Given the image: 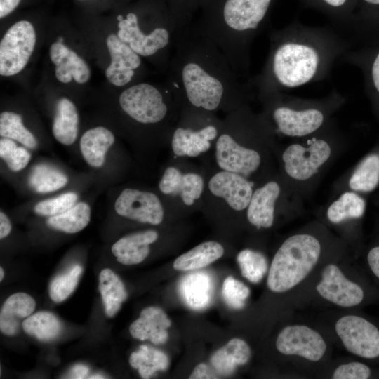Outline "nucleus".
Here are the masks:
<instances>
[{
    "instance_id": "8fccbe9b",
    "label": "nucleus",
    "mask_w": 379,
    "mask_h": 379,
    "mask_svg": "<svg viewBox=\"0 0 379 379\" xmlns=\"http://www.w3.org/2000/svg\"><path fill=\"white\" fill-rule=\"evenodd\" d=\"M364 1L373 6H379V0H364Z\"/></svg>"
},
{
    "instance_id": "9d476101",
    "label": "nucleus",
    "mask_w": 379,
    "mask_h": 379,
    "mask_svg": "<svg viewBox=\"0 0 379 379\" xmlns=\"http://www.w3.org/2000/svg\"><path fill=\"white\" fill-rule=\"evenodd\" d=\"M117 214L142 223L159 225L164 212L158 197L149 192L124 189L114 203Z\"/></svg>"
},
{
    "instance_id": "393cba45",
    "label": "nucleus",
    "mask_w": 379,
    "mask_h": 379,
    "mask_svg": "<svg viewBox=\"0 0 379 379\" xmlns=\"http://www.w3.org/2000/svg\"><path fill=\"white\" fill-rule=\"evenodd\" d=\"M251 357V350L247 343L236 338L213 354L211 364L219 375H229L237 366L247 364Z\"/></svg>"
},
{
    "instance_id": "c9c22d12",
    "label": "nucleus",
    "mask_w": 379,
    "mask_h": 379,
    "mask_svg": "<svg viewBox=\"0 0 379 379\" xmlns=\"http://www.w3.org/2000/svg\"><path fill=\"white\" fill-rule=\"evenodd\" d=\"M237 260L242 276L252 283L260 282L268 269L265 256L254 250L241 251L237 256Z\"/></svg>"
},
{
    "instance_id": "4be33fe9",
    "label": "nucleus",
    "mask_w": 379,
    "mask_h": 379,
    "mask_svg": "<svg viewBox=\"0 0 379 379\" xmlns=\"http://www.w3.org/2000/svg\"><path fill=\"white\" fill-rule=\"evenodd\" d=\"M36 302L29 295L18 292L9 296L4 302L0 312V330L6 335H15L21 321L34 312Z\"/></svg>"
},
{
    "instance_id": "b1692460",
    "label": "nucleus",
    "mask_w": 379,
    "mask_h": 379,
    "mask_svg": "<svg viewBox=\"0 0 379 379\" xmlns=\"http://www.w3.org/2000/svg\"><path fill=\"white\" fill-rule=\"evenodd\" d=\"M114 135L103 126H97L86 131L80 139V150L86 163L100 168L105 162L109 148L114 142Z\"/></svg>"
},
{
    "instance_id": "e433bc0d",
    "label": "nucleus",
    "mask_w": 379,
    "mask_h": 379,
    "mask_svg": "<svg viewBox=\"0 0 379 379\" xmlns=\"http://www.w3.org/2000/svg\"><path fill=\"white\" fill-rule=\"evenodd\" d=\"M82 273V267L74 265L62 274L55 277L49 286V295L55 302L66 300L75 290Z\"/></svg>"
},
{
    "instance_id": "c03bdc74",
    "label": "nucleus",
    "mask_w": 379,
    "mask_h": 379,
    "mask_svg": "<svg viewBox=\"0 0 379 379\" xmlns=\"http://www.w3.org/2000/svg\"><path fill=\"white\" fill-rule=\"evenodd\" d=\"M367 259L371 271L379 279V246L370 250Z\"/></svg>"
},
{
    "instance_id": "f704fd0d",
    "label": "nucleus",
    "mask_w": 379,
    "mask_h": 379,
    "mask_svg": "<svg viewBox=\"0 0 379 379\" xmlns=\"http://www.w3.org/2000/svg\"><path fill=\"white\" fill-rule=\"evenodd\" d=\"M29 182L36 192L46 193L63 187L67 182V178L55 168L39 164L32 169Z\"/></svg>"
},
{
    "instance_id": "49530a36",
    "label": "nucleus",
    "mask_w": 379,
    "mask_h": 379,
    "mask_svg": "<svg viewBox=\"0 0 379 379\" xmlns=\"http://www.w3.org/2000/svg\"><path fill=\"white\" fill-rule=\"evenodd\" d=\"M11 231V223L4 213H0V238L7 237Z\"/></svg>"
},
{
    "instance_id": "4468645a",
    "label": "nucleus",
    "mask_w": 379,
    "mask_h": 379,
    "mask_svg": "<svg viewBox=\"0 0 379 379\" xmlns=\"http://www.w3.org/2000/svg\"><path fill=\"white\" fill-rule=\"evenodd\" d=\"M218 133L219 126L213 119L197 127L180 125L172 134L173 152L178 157H197L210 149Z\"/></svg>"
},
{
    "instance_id": "20e7f679",
    "label": "nucleus",
    "mask_w": 379,
    "mask_h": 379,
    "mask_svg": "<svg viewBox=\"0 0 379 379\" xmlns=\"http://www.w3.org/2000/svg\"><path fill=\"white\" fill-rule=\"evenodd\" d=\"M118 37L141 58L157 60L164 70L167 69L177 36L174 23L145 29L139 25L138 14L128 12L118 22Z\"/></svg>"
},
{
    "instance_id": "1a4fd4ad",
    "label": "nucleus",
    "mask_w": 379,
    "mask_h": 379,
    "mask_svg": "<svg viewBox=\"0 0 379 379\" xmlns=\"http://www.w3.org/2000/svg\"><path fill=\"white\" fill-rule=\"evenodd\" d=\"M331 153L329 145L323 140H314L307 147L291 145L282 155L284 170L295 180H307L329 159Z\"/></svg>"
},
{
    "instance_id": "f03ea898",
    "label": "nucleus",
    "mask_w": 379,
    "mask_h": 379,
    "mask_svg": "<svg viewBox=\"0 0 379 379\" xmlns=\"http://www.w3.org/2000/svg\"><path fill=\"white\" fill-rule=\"evenodd\" d=\"M321 244L314 236L299 234L286 239L275 253L267 286L274 293H284L301 283L317 265Z\"/></svg>"
},
{
    "instance_id": "412c9836",
    "label": "nucleus",
    "mask_w": 379,
    "mask_h": 379,
    "mask_svg": "<svg viewBox=\"0 0 379 379\" xmlns=\"http://www.w3.org/2000/svg\"><path fill=\"white\" fill-rule=\"evenodd\" d=\"M159 234L154 230H145L133 233L116 241L112 252L117 260L126 265L139 264L149 253V245L155 242Z\"/></svg>"
},
{
    "instance_id": "a878e982",
    "label": "nucleus",
    "mask_w": 379,
    "mask_h": 379,
    "mask_svg": "<svg viewBox=\"0 0 379 379\" xmlns=\"http://www.w3.org/2000/svg\"><path fill=\"white\" fill-rule=\"evenodd\" d=\"M78 124L79 115L74 104L66 98H60L52 126L54 138L62 145L73 144L77 137Z\"/></svg>"
},
{
    "instance_id": "423d86ee",
    "label": "nucleus",
    "mask_w": 379,
    "mask_h": 379,
    "mask_svg": "<svg viewBox=\"0 0 379 379\" xmlns=\"http://www.w3.org/2000/svg\"><path fill=\"white\" fill-rule=\"evenodd\" d=\"M36 44V32L27 20L13 24L0 42V74L11 77L27 65Z\"/></svg>"
},
{
    "instance_id": "9b49d317",
    "label": "nucleus",
    "mask_w": 379,
    "mask_h": 379,
    "mask_svg": "<svg viewBox=\"0 0 379 379\" xmlns=\"http://www.w3.org/2000/svg\"><path fill=\"white\" fill-rule=\"evenodd\" d=\"M316 289L324 299L342 307L358 305L364 298L361 286L348 279L334 264L324 267Z\"/></svg>"
},
{
    "instance_id": "473e14b6",
    "label": "nucleus",
    "mask_w": 379,
    "mask_h": 379,
    "mask_svg": "<svg viewBox=\"0 0 379 379\" xmlns=\"http://www.w3.org/2000/svg\"><path fill=\"white\" fill-rule=\"evenodd\" d=\"M379 183V155L367 156L354 170L349 180V187L358 192L373 190Z\"/></svg>"
},
{
    "instance_id": "2eb2a0df",
    "label": "nucleus",
    "mask_w": 379,
    "mask_h": 379,
    "mask_svg": "<svg viewBox=\"0 0 379 379\" xmlns=\"http://www.w3.org/2000/svg\"><path fill=\"white\" fill-rule=\"evenodd\" d=\"M208 189L235 211L246 208L253 193L251 182L244 176L226 171L217 173L210 179Z\"/></svg>"
},
{
    "instance_id": "7ed1b4c3",
    "label": "nucleus",
    "mask_w": 379,
    "mask_h": 379,
    "mask_svg": "<svg viewBox=\"0 0 379 379\" xmlns=\"http://www.w3.org/2000/svg\"><path fill=\"white\" fill-rule=\"evenodd\" d=\"M319 64L317 51L305 44L286 42L275 46L271 53L261 88L274 84L285 87H296L310 81Z\"/></svg>"
},
{
    "instance_id": "f8f14e48",
    "label": "nucleus",
    "mask_w": 379,
    "mask_h": 379,
    "mask_svg": "<svg viewBox=\"0 0 379 379\" xmlns=\"http://www.w3.org/2000/svg\"><path fill=\"white\" fill-rule=\"evenodd\" d=\"M215 159L222 171L236 173L243 176L255 171L261 162L258 152L241 145L228 131L218 137Z\"/></svg>"
},
{
    "instance_id": "6ab92c4d",
    "label": "nucleus",
    "mask_w": 379,
    "mask_h": 379,
    "mask_svg": "<svg viewBox=\"0 0 379 379\" xmlns=\"http://www.w3.org/2000/svg\"><path fill=\"white\" fill-rule=\"evenodd\" d=\"M171 321L160 307L151 306L143 309L138 319L129 327L131 336L140 340H149L155 345L165 343L168 339L167 329Z\"/></svg>"
},
{
    "instance_id": "a19ab883",
    "label": "nucleus",
    "mask_w": 379,
    "mask_h": 379,
    "mask_svg": "<svg viewBox=\"0 0 379 379\" xmlns=\"http://www.w3.org/2000/svg\"><path fill=\"white\" fill-rule=\"evenodd\" d=\"M371 369L366 364L353 361L338 366L332 375L333 379H367Z\"/></svg>"
},
{
    "instance_id": "3c124183",
    "label": "nucleus",
    "mask_w": 379,
    "mask_h": 379,
    "mask_svg": "<svg viewBox=\"0 0 379 379\" xmlns=\"http://www.w3.org/2000/svg\"><path fill=\"white\" fill-rule=\"evenodd\" d=\"M88 378H93V379H95V378H105V377L102 375H98V374H96V375H91V377H88Z\"/></svg>"
},
{
    "instance_id": "dca6fc26",
    "label": "nucleus",
    "mask_w": 379,
    "mask_h": 379,
    "mask_svg": "<svg viewBox=\"0 0 379 379\" xmlns=\"http://www.w3.org/2000/svg\"><path fill=\"white\" fill-rule=\"evenodd\" d=\"M272 117L283 134L300 137L317 131L323 124L324 114L316 109L294 110L287 107H276Z\"/></svg>"
},
{
    "instance_id": "f257e3e1",
    "label": "nucleus",
    "mask_w": 379,
    "mask_h": 379,
    "mask_svg": "<svg viewBox=\"0 0 379 379\" xmlns=\"http://www.w3.org/2000/svg\"><path fill=\"white\" fill-rule=\"evenodd\" d=\"M166 71V84L182 107L230 109L245 96L246 88L225 55L194 26L177 35Z\"/></svg>"
},
{
    "instance_id": "37998d69",
    "label": "nucleus",
    "mask_w": 379,
    "mask_h": 379,
    "mask_svg": "<svg viewBox=\"0 0 379 379\" xmlns=\"http://www.w3.org/2000/svg\"><path fill=\"white\" fill-rule=\"evenodd\" d=\"M217 372L213 370L211 366L201 363L198 364L192 373L190 374V379H202V378H218Z\"/></svg>"
},
{
    "instance_id": "c756f323",
    "label": "nucleus",
    "mask_w": 379,
    "mask_h": 379,
    "mask_svg": "<svg viewBox=\"0 0 379 379\" xmlns=\"http://www.w3.org/2000/svg\"><path fill=\"white\" fill-rule=\"evenodd\" d=\"M24 331L40 341L55 339L61 333L62 324L53 313L41 311L25 319L22 323Z\"/></svg>"
},
{
    "instance_id": "0eeeda50",
    "label": "nucleus",
    "mask_w": 379,
    "mask_h": 379,
    "mask_svg": "<svg viewBox=\"0 0 379 379\" xmlns=\"http://www.w3.org/2000/svg\"><path fill=\"white\" fill-rule=\"evenodd\" d=\"M335 329L349 352L366 359L379 357V330L366 319L343 316L336 321Z\"/></svg>"
},
{
    "instance_id": "5701e85b",
    "label": "nucleus",
    "mask_w": 379,
    "mask_h": 379,
    "mask_svg": "<svg viewBox=\"0 0 379 379\" xmlns=\"http://www.w3.org/2000/svg\"><path fill=\"white\" fill-rule=\"evenodd\" d=\"M179 292L189 307L200 310L211 302L213 294V281L210 275L205 272L188 274L180 280Z\"/></svg>"
},
{
    "instance_id": "58836bf2",
    "label": "nucleus",
    "mask_w": 379,
    "mask_h": 379,
    "mask_svg": "<svg viewBox=\"0 0 379 379\" xmlns=\"http://www.w3.org/2000/svg\"><path fill=\"white\" fill-rule=\"evenodd\" d=\"M250 295L247 286L232 276L227 277L223 282L222 296L225 302L231 308L239 310L244 307Z\"/></svg>"
},
{
    "instance_id": "f3484780",
    "label": "nucleus",
    "mask_w": 379,
    "mask_h": 379,
    "mask_svg": "<svg viewBox=\"0 0 379 379\" xmlns=\"http://www.w3.org/2000/svg\"><path fill=\"white\" fill-rule=\"evenodd\" d=\"M49 56L55 65V75L63 84L72 81L78 84L86 83L91 77V69L87 63L75 52L63 43H53L49 49Z\"/></svg>"
},
{
    "instance_id": "a211bd4d",
    "label": "nucleus",
    "mask_w": 379,
    "mask_h": 379,
    "mask_svg": "<svg viewBox=\"0 0 379 379\" xmlns=\"http://www.w3.org/2000/svg\"><path fill=\"white\" fill-rule=\"evenodd\" d=\"M202 177L194 173H182L179 169L167 168L159 183L160 191L172 196H179L187 206L199 199L204 190Z\"/></svg>"
},
{
    "instance_id": "ea45409f",
    "label": "nucleus",
    "mask_w": 379,
    "mask_h": 379,
    "mask_svg": "<svg viewBox=\"0 0 379 379\" xmlns=\"http://www.w3.org/2000/svg\"><path fill=\"white\" fill-rule=\"evenodd\" d=\"M77 200L74 192H67L58 197L39 201L34 206L36 213L41 215L54 216L72 208Z\"/></svg>"
},
{
    "instance_id": "72a5a7b5",
    "label": "nucleus",
    "mask_w": 379,
    "mask_h": 379,
    "mask_svg": "<svg viewBox=\"0 0 379 379\" xmlns=\"http://www.w3.org/2000/svg\"><path fill=\"white\" fill-rule=\"evenodd\" d=\"M0 135L16 140L29 149H35L37 146L33 134L24 126L21 116L13 112L1 113Z\"/></svg>"
},
{
    "instance_id": "603ef678",
    "label": "nucleus",
    "mask_w": 379,
    "mask_h": 379,
    "mask_svg": "<svg viewBox=\"0 0 379 379\" xmlns=\"http://www.w3.org/2000/svg\"><path fill=\"white\" fill-rule=\"evenodd\" d=\"M4 277V272L2 267L0 268V281H2Z\"/></svg>"
},
{
    "instance_id": "c85d7f7f",
    "label": "nucleus",
    "mask_w": 379,
    "mask_h": 379,
    "mask_svg": "<svg viewBox=\"0 0 379 379\" xmlns=\"http://www.w3.org/2000/svg\"><path fill=\"white\" fill-rule=\"evenodd\" d=\"M129 364L138 371L142 378L147 379L157 371H166L170 362L168 356L162 351L142 345L137 351L131 353Z\"/></svg>"
},
{
    "instance_id": "09e8293b",
    "label": "nucleus",
    "mask_w": 379,
    "mask_h": 379,
    "mask_svg": "<svg viewBox=\"0 0 379 379\" xmlns=\"http://www.w3.org/2000/svg\"><path fill=\"white\" fill-rule=\"evenodd\" d=\"M324 1L328 4L334 7L340 6L343 4H344L345 2L346 1V0H324Z\"/></svg>"
},
{
    "instance_id": "a18cd8bd",
    "label": "nucleus",
    "mask_w": 379,
    "mask_h": 379,
    "mask_svg": "<svg viewBox=\"0 0 379 379\" xmlns=\"http://www.w3.org/2000/svg\"><path fill=\"white\" fill-rule=\"evenodd\" d=\"M20 0H0V18L12 13L19 5Z\"/></svg>"
},
{
    "instance_id": "4c0bfd02",
    "label": "nucleus",
    "mask_w": 379,
    "mask_h": 379,
    "mask_svg": "<svg viewBox=\"0 0 379 379\" xmlns=\"http://www.w3.org/2000/svg\"><path fill=\"white\" fill-rule=\"evenodd\" d=\"M0 157L13 171H19L27 166L31 159L30 153L22 147H18L10 138L0 140Z\"/></svg>"
},
{
    "instance_id": "de8ad7c7",
    "label": "nucleus",
    "mask_w": 379,
    "mask_h": 379,
    "mask_svg": "<svg viewBox=\"0 0 379 379\" xmlns=\"http://www.w3.org/2000/svg\"><path fill=\"white\" fill-rule=\"evenodd\" d=\"M89 369L86 366L77 364L73 366L70 371V378L76 379L84 378L87 376Z\"/></svg>"
},
{
    "instance_id": "2f4dec72",
    "label": "nucleus",
    "mask_w": 379,
    "mask_h": 379,
    "mask_svg": "<svg viewBox=\"0 0 379 379\" xmlns=\"http://www.w3.org/2000/svg\"><path fill=\"white\" fill-rule=\"evenodd\" d=\"M364 200L358 194L346 192L333 201L327 210V218L332 223H339L347 219L359 218L365 211Z\"/></svg>"
},
{
    "instance_id": "bb28decb",
    "label": "nucleus",
    "mask_w": 379,
    "mask_h": 379,
    "mask_svg": "<svg viewBox=\"0 0 379 379\" xmlns=\"http://www.w3.org/2000/svg\"><path fill=\"white\" fill-rule=\"evenodd\" d=\"M224 248L218 242H203L178 257L173 268L180 271H190L204 268L221 258Z\"/></svg>"
},
{
    "instance_id": "cd10ccee",
    "label": "nucleus",
    "mask_w": 379,
    "mask_h": 379,
    "mask_svg": "<svg viewBox=\"0 0 379 379\" xmlns=\"http://www.w3.org/2000/svg\"><path fill=\"white\" fill-rule=\"evenodd\" d=\"M99 290L106 315L113 317L128 297L122 281L112 270L104 269L99 275Z\"/></svg>"
},
{
    "instance_id": "7c9ffc66",
    "label": "nucleus",
    "mask_w": 379,
    "mask_h": 379,
    "mask_svg": "<svg viewBox=\"0 0 379 379\" xmlns=\"http://www.w3.org/2000/svg\"><path fill=\"white\" fill-rule=\"evenodd\" d=\"M90 220V206L85 202H79L61 214L50 216L47 225L57 230L73 234L84 229Z\"/></svg>"
},
{
    "instance_id": "79ce46f5",
    "label": "nucleus",
    "mask_w": 379,
    "mask_h": 379,
    "mask_svg": "<svg viewBox=\"0 0 379 379\" xmlns=\"http://www.w3.org/2000/svg\"><path fill=\"white\" fill-rule=\"evenodd\" d=\"M369 81L371 88L379 96V50L373 57L370 65Z\"/></svg>"
},
{
    "instance_id": "aec40b11",
    "label": "nucleus",
    "mask_w": 379,
    "mask_h": 379,
    "mask_svg": "<svg viewBox=\"0 0 379 379\" xmlns=\"http://www.w3.org/2000/svg\"><path fill=\"white\" fill-rule=\"evenodd\" d=\"M280 187L270 181L257 189L247 207L248 222L258 228H269L274 222V206L280 194Z\"/></svg>"
},
{
    "instance_id": "39448f33",
    "label": "nucleus",
    "mask_w": 379,
    "mask_h": 379,
    "mask_svg": "<svg viewBox=\"0 0 379 379\" xmlns=\"http://www.w3.org/2000/svg\"><path fill=\"white\" fill-rule=\"evenodd\" d=\"M119 103L131 119L143 125L164 123L179 105L167 84L157 86L147 82L126 87L119 95Z\"/></svg>"
},
{
    "instance_id": "ddd939ff",
    "label": "nucleus",
    "mask_w": 379,
    "mask_h": 379,
    "mask_svg": "<svg viewBox=\"0 0 379 379\" xmlns=\"http://www.w3.org/2000/svg\"><path fill=\"white\" fill-rule=\"evenodd\" d=\"M106 43L111 60L105 70V77L115 86H126L133 81L140 69L141 57L117 34H110Z\"/></svg>"
},
{
    "instance_id": "6e6552de",
    "label": "nucleus",
    "mask_w": 379,
    "mask_h": 379,
    "mask_svg": "<svg viewBox=\"0 0 379 379\" xmlns=\"http://www.w3.org/2000/svg\"><path fill=\"white\" fill-rule=\"evenodd\" d=\"M277 350L284 354L298 356L310 361H318L324 357L326 344L323 337L306 325L284 327L276 340Z\"/></svg>"
}]
</instances>
